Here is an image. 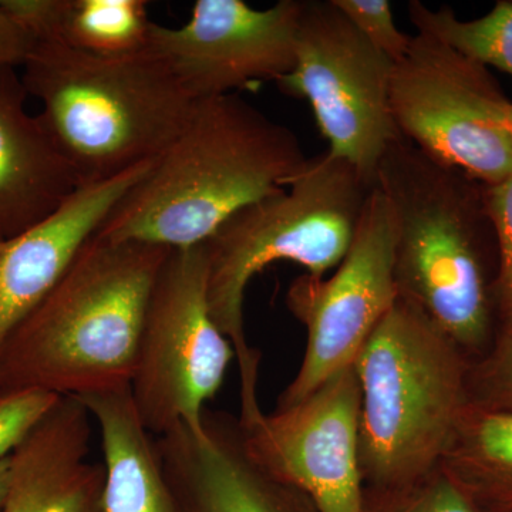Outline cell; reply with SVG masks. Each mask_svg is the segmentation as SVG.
<instances>
[{
	"label": "cell",
	"mask_w": 512,
	"mask_h": 512,
	"mask_svg": "<svg viewBox=\"0 0 512 512\" xmlns=\"http://www.w3.org/2000/svg\"><path fill=\"white\" fill-rule=\"evenodd\" d=\"M393 227L397 296L419 309L471 363L495 340L498 242L488 185L400 137L376 175Z\"/></svg>",
	"instance_id": "6da1fadb"
},
{
	"label": "cell",
	"mask_w": 512,
	"mask_h": 512,
	"mask_svg": "<svg viewBox=\"0 0 512 512\" xmlns=\"http://www.w3.org/2000/svg\"><path fill=\"white\" fill-rule=\"evenodd\" d=\"M308 160L295 131L238 94L200 100L97 235L168 249L204 245L239 210L285 188Z\"/></svg>",
	"instance_id": "7a4b0ae2"
},
{
	"label": "cell",
	"mask_w": 512,
	"mask_h": 512,
	"mask_svg": "<svg viewBox=\"0 0 512 512\" xmlns=\"http://www.w3.org/2000/svg\"><path fill=\"white\" fill-rule=\"evenodd\" d=\"M170 252L94 235L10 339L0 396L83 397L130 387L148 301Z\"/></svg>",
	"instance_id": "3957f363"
},
{
	"label": "cell",
	"mask_w": 512,
	"mask_h": 512,
	"mask_svg": "<svg viewBox=\"0 0 512 512\" xmlns=\"http://www.w3.org/2000/svg\"><path fill=\"white\" fill-rule=\"evenodd\" d=\"M22 69L26 92L42 106L39 119L79 188L156 163L200 101L150 47L101 57L35 40Z\"/></svg>",
	"instance_id": "277c9868"
},
{
	"label": "cell",
	"mask_w": 512,
	"mask_h": 512,
	"mask_svg": "<svg viewBox=\"0 0 512 512\" xmlns=\"http://www.w3.org/2000/svg\"><path fill=\"white\" fill-rule=\"evenodd\" d=\"M355 168L328 150L309 158L301 173L274 194L239 210L207 242L208 305L232 343L241 372V414L261 412L259 353L245 338L244 298L266 266L289 261L325 276L348 254L370 192Z\"/></svg>",
	"instance_id": "5b68a950"
},
{
	"label": "cell",
	"mask_w": 512,
	"mask_h": 512,
	"mask_svg": "<svg viewBox=\"0 0 512 512\" xmlns=\"http://www.w3.org/2000/svg\"><path fill=\"white\" fill-rule=\"evenodd\" d=\"M473 363L397 296L357 355L359 458L366 490H399L440 466L470 403Z\"/></svg>",
	"instance_id": "8992f818"
},
{
	"label": "cell",
	"mask_w": 512,
	"mask_h": 512,
	"mask_svg": "<svg viewBox=\"0 0 512 512\" xmlns=\"http://www.w3.org/2000/svg\"><path fill=\"white\" fill-rule=\"evenodd\" d=\"M235 352L208 305L205 245L171 249L148 301L130 394L154 437L200 431Z\"/></svg>",
	"instance_id": "52a82bcc"
},
{
	"label": "cell",
	"mask_w": 512,
	"mask_h": 512,
	"mask_svg": "<svg viewBox=\"0 0 512 512\" xmlns=\"http://www.w3.org/2000/svg\"><path fill=\"white\" fill-rule=\"evenodd\" d=\"M510 103L488 67L416 33L394 64L390 107L400 136L484 185L512 175Z\"/></svg>",
	"instance_id": "ba28073f"
},
{
	"label": "cell",
	"mask_w": 512,
	"mask_h": 512,
	"mask_svg": "<svg viewBox=\"0 0 512 512\" xmlns=\"http://www.w3.org/2000/svg\"><path fill=\"white\" fill-rule=\"evenodd\" d=\"M393 69L332 0H305L295 66L276 82L286 96L309 101L329 153L370 185L384 154L402 137L390 107Z\"/></svg>",
	"instance_id": "9c48e42d"
},
{
	"label": "cell",
	"mask_w": 512,
	"mask_h": 512,
	"mask_svg": "<svg viewBox=\"0 0 512 512\" xmlns=\"http://www.w3.org/2000/svg\"><path fill=\"white\" fill-rule=\"evenodd\" d=\"M396 299L392 218L375 185L348 254L333 275L303 274L289 286L286 306L305 326L308 342L298 375L276 409L295 406L352 366Z\"/></svg>",
	"instance_id": "30bf717a"
},
{
	"label": "cell",
	"mask_w": 512,
	"mask_h": 512,
	"mask_svg": "<svg viewBox=\"0 0 512 512\" xmlns=\"http://www.w3.org/2000/svg\"><path fill=\"white\" fill-rule=\"evenodd\" d=\"M360 400L352 365L295 406L238 420L239 430L249 456L302 491L318 512H365Z\"/></svg>",
	"instance_id": "8fae6325"
},
{
	"label": "cell",
	"mask_w": 512,
	"mask_h": 512,
	"mask_svg": "<svg viewBox=\"0 0 512 512\" xmlns=\"http://www.w3.org/2000/svg\"><path fill=\"white\" fill-rule=\"evenodd\" d=\"M305 0L258 10L244 0H198L183 26L154 23L150 49L195 100L278 82L295 66Z\"/></svg>",
	"instance_id": "7c38bea8"
},
{
	"label": "cell",
	"mask_w": 512,
	"mask_h": 512,
	"mask_svg": "<svg viewBox=\"0 0 512 512\" xmlns=\"http://www.w3.org/2000/svg\"><path fill=\"white\" fill-rule=\"evenodd\" d=\"M156 446L177 512H318L249 456L238 421L225 414L207 409L200 431L180 424Z\"/></svg>",
	"instance_id": "4fadbf2b"
},
{
	"label": "cell",
	"mask_w": 512,
	"mask_h": 512,
	"mask_svg": "<svg viewBox=\"0 0 512 512\" xmlns=\"http://www.w3.org/2000/svg\"><path fill=\"white\" fill-rule=\"evenodd\" d=\"M151 167L140 165L113 180L80 188L42 224L0 241V359L16 330Z\"/></svg>",
	"instance_id": "5bb4252c"
},
{
	"label": "cell",
	"mask_w": 512,
	"mask_h": 512,
	"mask_svg": "<svg viewBox=\"0 0 512 512\" xmlns=\"http://www.w3.org/2000/svg\"><path fill=\"white\" fill-rule=\"evenodd\" d=\"M90 419L76 397H60L13 451L2 512H101L104 467L89 460Z\"/></svg>",
	"instance_id": "9a60e30c"
},
{
	"label": "cell",
	"mask_w": 512,
	"mask_h": 512,
	"mask_svg": "<svg viewBox=\"0 0 512 512\" xmlns=\"http://www.w3.org/2000/svg\"><path fill=\"white\" fill-rule=\"evenodd\" d=\"M18 69H0V241L18 237L80 190L39 116L26 109Z\"/></svg>",
	"instance_id": "2e32d148"
},
{
	"label": "cell",
	"mask_w": 512,
	"mask_h": 512,
	"mask_svg": "<svg viewBox=\"0 0 512 512\" xmlns=\"http://www.w3.org/2000/svg\"><path fill=\"white\" fill-rule=\"evenodd\" d=\"M76 399L100 430L104 454L101 512H177L156 437L141 423L130 387Z\"/></svg>",
	"instance_id": "e0dca14e"
},
{
	"label": "cell",
	"mask_w": 512,
	"mask_h": 512,
	"mask_svg": "<svg viewBox=\"0 0 512 512\" xmlns=\"http://www.w3.org/2000/svg\"><path fill=\"white\" fill-rule=\"evenodd\" d=\"M35 40L101 57L136 55L150 47L154 22L144 0H0Z\"/></svg>",
	"instance_id": "ac0fdd59"
},
{
	"label": "cell",
	"mask_w": 512,
	"mask_h": 512,
	"mask_svg": "<svg viewBox=\"0 0 512 512\" xmlns=\"http://www.w3.org/2000/svg\"><path fill=\"white\" fill-rule=\"evenodd\" d=\"M440 467L480 510H511L512 412L468 403Z\"/></svg>",
	"instance_id": "d6986e66"
},
{
	"label": "cell",
	"mask_w": 512,
	"mask_h": 512,
	"mask_svg": "<svg viewBox=\"0 0 512 512\" xmlns=\"http://www.w3.org/2000/svg\"><path fill=\"white\" fill-rule=\"evenodd\" d=\"M417 33L441 40L485 67L512 77V2L498 0L494 8L473 20H461L450 6L431 9L420 0L407 5Z\"/></svg>",
	"instance_id": "ffe728a7"
},
{
	"label": "cell",
	"mask_w": 512,
	"mask_h": 512,
	"mask_svg": "<svg viewBox=\"0 0 512 512\" xmlns=\"http://www.w3.org/2000/svg\"><path fill=\"white\" fill-rule=\"evenodd\" d=\"M365 512H483L440 466L399 490L365 488Z\"/></svg>",
	"instance_id": "44dd1931"
},
{
	"label": "cell",
	"mask_w": 512,
	"mask_h": 512,
	"mask_svg": "<svg viewBox=\"0 0 512 512\" xmlns=\"http://www.w3.org/2000/svg\"><path fill=\"white\" fill-rule=\"evenodd\" d=\"M488 204L498 242L493 348L512 345V175L488 187Z\"/></svg>",
	"instance_id": "7402d4cb"
},
{
	"label": "cell",
	"mask_w": 512,
	"mask_h": 512,
	"mask_svg": "<svg viewBox=\"0 0 512 512\" xmlns=\"http://www.w3.org/2000/svg\"><path fill=\"white\" fill-rule=\"evenodd\" d=\"M332 2L376 50L389 57L394 64L403 59L409 50L412 36H407L397 28L389 0Z\"/></svg>",
	"instance_id": "603a6c76"
},
{
	"label": "cell",
	"mask_w": 512,
	"mask_h": 512,
	"mask_svg": "<svg viewBox=\"0 0 512 512\" xmlns=\"http://www.w3.org/2000/svg\"><path fill=\"white\" fill-rule=\"evenodd\" d=\"M59 400L57 394L43 390L0 396V460L12 456Z\"/></svg>",
	"instance_id": "cb8c5ba5"
},
{
	"label": "cell",
	"mask_w": 512,
	"mask_h": 512,
	"mask_svg": "<svg viewBox=\"0 0 512 512\" xmlns=\"http://www.w3.org/2000/svg\"><path fill=\"white\" fill-rule=\"evenodd\" d=\"M468 393L470 403L512 412V345L493 348L471 365Z\"/></svg>",
	"instance_id": "d4e9b609"
},
{
	"label": "cell",
	"mask_w": 512,
	"mask_h": 512,
	"mask_svg": "<svg viewBox=\"0 0 512 512\" xmlns=\"http://www.w3.org/2000/svg\"><path fill=\"white\" fill-rule=\"evenodd\" d=\"M35 37L0 6V69H18L25 63Z\"/></svg>",
	"instance_id": "484cf974"
},
{
	"label": "cell",
	"mask_w": 512,
	"mask_h": 512,
	"mask_svg": "<svg viewBox=\"0 0 512 512\" xmlns=\"http://www.w3.org/2000/svg\"><path fill=\"white\" fill-rule=\"evenodd\" d=\"M10 478H12V456L0 460V512L8 497Z\"/></svg>",
	"instance_id": "4316f807"
},
{
	"label": "cell",
	"mask_w": 512,
	"mask_h": 512,
	"mask_svg": "<svg viewBox=\"0 0 512 512\" xmlns=\"http://www.w3.org/2000/svg\"><path fill=\"white\" fill-rule=\"evenodd\" d=\"M505 120H507L508 127L512 131V101L507 104V109H505Z\"/></svg>",
	"instance_id": "83f0119b"
},
{
	"label": "cell",
	"mask_w": 512,
	"mask_h": 512,
	"mask_svg": "<svg viewBox=\"0 0 512 512\" xmlns=\"http://www.w3.org/2000/svg\"><path fill=\"white\" fill-rule=\"evenodd\" d=\"M483 511V510H481ZM483 512H512V508L511 510H497V511H483Z\"/></svg>",
	"instance_id": "f1b7e54d"
}]
</instances>
